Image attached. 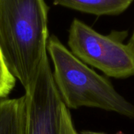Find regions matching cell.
<instances>
[{
  "instance_id": "3957f363",
  "label": "cell",
  "mask_w": 134,
  "mask_h": 134,
  "mask_svg": "<svg viewBox=\"0 0 134 134\" xmlns=\"http://www.w3.org/2000/svg\"><path fill=\"white\" fill-rule=\"evenodd\" d=\"M127 31H111L102 35L75 18L69 28L68 46L71 52L85 64L114 78L134 76V49L129 42L124 43Z\"/></svg>"
},
{
  "instance_id": "8992f818",
  "label": "cell",
  "mask_w": 134,
  "mask_h": 134,
  "mask_svg": "<svg viewBox=\"0 0 134 134\" xmlns=\"http://www.w3.org/2000/svg\"><path fill=\"white\" fill-rule=\"evenodd\" d=\"M25 97L0 100V134H24Z\"/></svg>"
},
{
  "instance_id": "277c9868",
  "label": "cell",
  "mask_w": 134,
  "mask_h": 134,
  "mask_svg": "<svg viewBox=\"0 0 134 134\" xmlns=\"http://www.w3.org/2000/svg\"><path fill=\"white\" fill-rule=\"evenodd\" d=\"M24 134H60L63 101L53 81L47 55L34 88L25 92Z\"/></svg>"
},
{
  "instance_id": "6da1fadb",
  "label": "cell",
  "mask_w": 134,
  "mask_h": 134,
  "mask_svg": "<svg viewBox=\"0 0 134 134\" xmlns=\"http://www.w3.org/2000/svg\"><path fill=\"white\" fill-rule=\"evenodd\" d=\"M49 7L44 0H0V52L25 92L47 55Z\"/></svg>"
},
{
  "instance_id": "7a4b0ae2",
  "label": "cell",
  "mask_w": 134,
  "mask_h": 134,
  "mask_svg": "<svg viewBox=\"0 0 134 134\" xmlns=\"http://www.w3.org/2000/svg\"><path fill=\"white\" fill-rule=\"evenodd\" d=\"M46 50L54 67V83L68 110L99 108L133 119V104L120 95L108 78L75 57L57 36L48 39Z\"/></svg>"
},
{
  "instance_id": "ba28073f",
  "label": "cell",
  "mask_w": 134,
  "mask_h": 134,
  "mask_svg": "<svg viewBox=\"0 0 134 134\" xmlns=\"http://www.w3.org/2000/svg\"><path fill=\"white\" fill-rule=\"evenodd\" d=\"M74 124L72 122L71 116L69 110L62 104L61 106V123H60V134H77Z\"/></svg>"
},
{
  "instance_id": "9c48e42d",
  "label": "cell",
  "mask_w": 134,
  "mask_h": 134,
  "mask_svg": "<svg viewBox=\"0 0 134 134\" xmlns=\"http://www.w3.org/2000/svg\"><path fill=\"white\" fill-rule=\"evenodd\" d=\"M77 134H106V133H99V132H93V131L85 130V131H82V132H80L79 133H77ZM116 134H124V133H123L122 132L119 131V132H118Z\"/></svg>"
},
{
  "instance_id": "30bf717a",
  "label": "cell",
  "mask_w": 134,
  "mask_h": 134,
  "mask_svg": "<svg viewBox=\"0 0 134 134\" xmlns=\"http://www.w3.org/2000/svg\"><path fill=\"white\" fill-rule=\"evenodd\" d=\"M130 43V44L133 46V47L134 49V28H133V33H132V35H131V37H130V41H129Z\"/></svg>"
},
{
  "instance_id": "52a82bcc",
  "label": "cell",
  "mask_w": 134,
  "mask_h": 134,
  "mask_svg": "<svg viewBox=\"0 0 134 134\" xmlns=\"http://www.w3.org/2000/svg\"><path fill=\"white\" fill-rule=\"evenodd\" d=\"M16 78L7 69L0 52V100L5 99L15 86Z\"/></svg>"
},
{
  "instance_id": "5b68a950",
  "label": "cell",
  "mask_w": 134,
  "mask_h": 134,
  "mask_svg": "<svg viewBox=\"0 0 134 134\" xmlns=\"http://www.w3.org/2000/svg\"><path fill=\"white\" fill-rule=\"evenodd\" d=\"M134 0H53L55 5L76 11L100 16H119L123 13Z\"/></svg>"
}]
</instances>
